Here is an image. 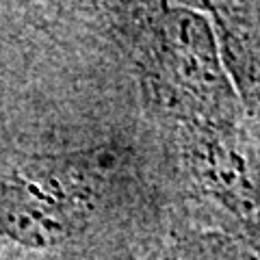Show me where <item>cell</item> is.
I'll return each instance as SVG.
<instances>
[{
  "instance_id": "1",
  "label": "cell",
  "mask_w": 260,
  "mask_h": 260,
  "mask_svg": "<svg viewBox=\"0 0 260 260\" xmlns=\"http://www.w3.org/2000/svg\"><path fill=\"white\" fill-rule=\"evenodd\" d=\"M219 39V54L239 91V102L245 104L249 115L260 128V22L258 13L213 18Z\"/></svg>"
}]
</instances>
